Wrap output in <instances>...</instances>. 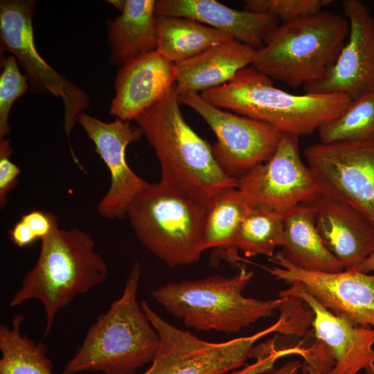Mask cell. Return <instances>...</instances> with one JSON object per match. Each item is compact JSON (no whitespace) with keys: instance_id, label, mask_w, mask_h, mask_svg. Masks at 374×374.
<instances>
[{"instance_id":"1","label":"cell","mask_w":374,"mask_h":374,"mask_svg":"<svg viewBox=\"0 0 374 374\" xmlns=\"http://www.w3.org/2000/svg\"><path fill=\"white\" fill-rule=\"evenodd\" d=\"M175 84L134 120L159 161L161 182L204 209L238 180L218 166L212 146L185 121Z\"/></svg>"},{"instance_id":"2","label":"cell","mask_w":374,"mask_h":374,"mask_svg":"<svg viewBox=\"0 0 374 374\" xmlns=\"http://www.w3.org/2000/svg\"><path fill=\"white\" fill-rule=\"evenodd\" d=\"M107 274V265L89 233L76 227L62 229L57 224L41 240L37 260L8 305L15 308L30 300L39 301L45 314L44 337H47L57 313L103 283Z\"/></svg>"},{"instance_id":"3","label":"cell","mask_w":374,"mask_h":374,"mask_svg":"<svg viewBox=\"0 0 374 374\" xmlns=\"http://www.w3.org/2000/svg\"><path fill=\"white\" fill-rule=\"evenodd\" d=\"M141 274L135 262L121 296L98 315L60 374H135L152 362L159 337L137 301Z\"/></svg>"},{"instance_id":"4","label":"cell","mask_w":374,"mask_h":374,"mask_svg":"<svg viewBox=\"0 0 374 374\" xmlns=\"http://www.w3.org/2000/svg\"><path fill=\"white\" fill-rule=\"evenodd\" d=\"M213 106L265 123L281 134L300 136L318 130L341 115L352 100L342 93L293 94L253 66L228 82L199 93Z\"/></svg>"},{"instance_id":"5","label":"cell","mask_w":374,"mask_h":374,"mask_svg":"<svg viewBox=\"0 0 374 374\" xmlns=\"http://www.w3.org/2000/svg\"><path fill=\"white\" fill-rule=\"evenodd\" d=\"M253 271L240 265L231 278L220 274L168 283L153 290L152 298L187 326L204 332H238L257 321L272 317L285 297L261 300L243 292Z\"/></svg>"},{"instance_id":"6","label":"cell","mask_w":374,"mask_h":374,"mask_svg":"<svg viewBox=\"0 0 374 374\" xmlns=\"http://www.w3.org/2000/svg\"><path fill=\"white\" fill-rule=\"evenodd\" d=\"M348 33V19L330 11L283 22L256 50L252 66L291 87H304L325 75Z\"/></svg>"},{"instance_id":"7","label":"cell","mask_w":374,"mask_h":374,"mask_svg":"<svg viewBox=\"0 0 374 374\" xmlns=\"http://www.w3.org/2000/svg\"><path fill=\"white\" fill-rule=\"evenodd\" d=\"M204 214L202 207L161 181L147 182L127 211L141 243L170 267L199 260Z\"/></svg>"},{"instance_id":"8","label":"cell","mask_w":374,"mask_h":374,"mask_svg":"<svg viewBox=\"0 0 374 374\" xmlns=\"http://www.w3.org/2000/svg\"><path fill=\"white\" fill-rule=\"evenodd\" d=\"M141 308L159 337V347L141 374H226L250 358L254 344L274 332L289 335L292 323L285 314L267 328L247 337L213 343L167 322L145 301Z\"/></svg>"},{"instance_id":"9","label":"cell","mask_w":374,"mask_h":374,"mask_svg":"<svg viewBox=\"0 0 374 374\" xmlns=\"http://www.w3.org/2000/svg\"><path fill=\"white\" fill-rule=\"evenodd\" d=\"M35 5L30 0L1 1V52L9 51L19 60L34 91L50 93L62 99L64 130L70 143L78 116L89 107V99L80 88L51 68L37 51L33 28ZM70 151L74 154L71 143Z\"/></svg>"},{"instance_id":"10","label":"cell","mask_w":374,"mask_h":374,"mask_svg":"<svg viewBox=\"0 0 374 374\" xmlns=\"http://www.w3.org/2000/svg\"><path fill=\"white\" fill-rule=\"evenodd\" d=\"M178 98L201 116L215 134L213 154L228 176L238 179L275 152L282 134L271 126L216 107L199 93H184Z\"/></svg>"},{"instance_id":"11","label":"cell","mask_w":374,"mask_h":374,"mask_svg":"<svg viewBox=\"0 0 374 374\" xmlns=\"http://www.w3.org/2000/svg\"><path fill=\"white\" fill-rule=\"evenodd\" d=\"M279 296L297 297L312 312V331L318 343L310 349L314 374H357L374 365V328L334 314L299 283L280 292Z\"/></svg>"},{"instance_id":"12","label":"cell","mask_w":374,"mask_h":374,"mask_svg":"<svg viewBox=\"0 0 374 374\" xmlns=\"http://www.w3.org/2000/svg\"><path fill=\"white\" fill-rule=\"evenodd\" d=\"M299 137L282 134L271 157L237 179V188L251 208L283 213L319 194L314 174L301 159Z\"/></svg>"},{"instance_id":"13","label":"cell","mask_w":374,"mask_h":374,"mask_svg":"<svg viewBox=\"0 0 374 374\" xmlns=\"http://www.w3.org/2000/svg\"><path fill=\"white\" fill-rule=\"evenodd\" d=\"M319 191L361 211L374 224V140L317 143L305 150Z\"/></svg>"},{"instance_id":"14","label":"cell","mask_w":374,"mask_h":374,"mask_svg":"<svg viewBox=\"0 0 374 374\" xmlns=\"http://www.w3.org/2000/svg\"><path fill=\"white\" fill-rule=\"evenodd\" d=\"M269 260L276 265L264 268L276 279L290 285L299 283L334 314L356 326L374 328V274L355 269L310 271L292 264L281 251Z\"/></svg>"},{"instance_id":"15","label":"cell","mask_w":374,"mask_h":374,"mask_svg":"<svg viewBox=\"0 0 374 374\" xmlns=\"http://www.w3.org/2000/svg\"><path fill=\"white\" fill-rule=\"evenodd\" d=\"M349 24L346 41L336 60L305 92L342 93L354 100L374 88V17L358 0L341 3Z\"/></svg>"},{"instance_id":"16","label":"cell","mask_w":374,"mask_h":374,"mask_svg":"<svg viewBox=\"0 0 374 374\" xmlns=\"http://www.w3.org/2000/svg\"><path fill=\"white\" fill-rule=\"evenodd\" d=\"M78 123L93 141L110 174V186L97 211L103 217L122 220L127 216L131 202L147 183L130 168L125 157L127 147L141 139L142 131L130 121L116 118L105 123L83 112L79 114Z\"/></svg>"},{"instance_id":"17","label":"cell","mask_w":374,"mask_h":374,"mask_svg":"<svg viewBox=\"0 0 374 374\" xmlns=\"http://www.w3.org/2000/svg\"><path fill=\"white\" fill-rule=\"evenodd\" d=\"M308 204L324 244L344 269L374 252V224L358 209L320 191Z\"/></svg>"},{"instance_id":"18","label":"cell","mask_w":374,"mask_h":374,"mask_svg":"<svg viewBox=\"0 0 374 374\" xmlns=\"http://www.w3.org/2000/svg\"><path fill=\"white\" fill-rule=\"evenodd\" d=\"M175 84L174 64L158 51L132 59L117 73L109 114L124 121L135 120Z\"/></svg>"},{"instance_id":"19","label":"cell","mask_w":374,"mask_h":374,"mask_svg":"<svg viewBox=\"0 0 374 374\" xmlns=\"http://www.w3.org/2000/svg\"><path fill=\"white\" fill-rule=\"evenodd\" d=\"M156 15L192 19L258 49L280 24L277 17L238 10L215 0L156 1Z\"/></svg>"},{"instance_id":"20","label":"cell","mask_w":374,"mask_h":374,"mask_svg":"<svg viewBox=\"0 0 374 374\" xmlns=\"http://www.w3.org/2000/svg\"><path fill=\"white\" fill-rule=\"evenodd\" d=\"M256 50L233 39L174 64L178 95L187 92L199 93L228 82L240 70L253 64Z\"/></svg>"},{"instance_id":"21","label":"cell","mask_w":374,"mask_h":374,"mask_svg":"<svg viewBox=\"0 0 374 374\" xmlns=\"http://www.w3.org/2000/svg\"><path fill=\"white\" fill-rule=\"evenodd\" d=\"M284 242L281 253L294 265L310 271L339 272L343 264L327 249L308 203L283 213Z\"/></svg>"},{"instance_id":"22","label":"cell","mask_w":374,"mask_h":374,"mask_svg":"<svg viewBox=\"0 0 374 374\" xmlns=\"http://www.w3.org/2000/svg\"><path fill=\"white\" fill-rule=\"evenodd\" d=\"M154 0H126L119 17L107 20L110 62L115 66L157 51Z\"/></svg>"},{"instance_id":"23","label":"cell","mask_w":374,"mask_h":374,"mask_svg":"<svg viewBox=\"0 0 374 374\" xmlns=\"http://www.w3.org/2000/svg\"><path fill=\"white\" fill-rule=\"evenodd\" d=\"M158 51L172 64L190 59L232 36L192 19L156 15Z\"/></svg>"},{"instance_id":"24","label":"cell","mask_w":374,"mask_h":374,"mask_svg":"<svg viewBox=\"0 0 374 374\" xmlns=\"http://www.w3.org/2000/svg\"><path fill=\"white\" fill-rule=\"evenodd\" d=\"M251 210L238 188L222 190L204 209L202 225L204 251L216 249L233 262L232 244L244 218Z\"/></svg>"},{"instance_id":"25","label":"cell","mask_w":374,"mask_h":374,"mask_svg":"<svg viewBox=\"0 0 374 374\" xmlns=\"http://www.w3.org/2000/svg\"><path fill=\"white\" fill-rule=\"evenodd\" d=\"M22 314L0 326V374H54L46 347L21 332Z\"/></svg>"},{"instance_id":"26","label":"cell","mask_w":374,"mask_h":374,"mask_svg":"<svg viewBox=\"0 0 374 374\" xmlns=\"http://www.w3.org/2000/svg\"><path fill=\"white\" fill-rule=\"evenodd\" d=\"M284 242L283 213L262 208H251L242 222L232 244L233 264H240L246 257L265 256L269 258Z\"/></svg>"},{"instance_id":"27","label":"cell","mask_w":374,"mask_h":374,"mask_svg":"<svg viewBox=\"0 0 374 374\" xmlns=\"http://www.w3.org/2000/svg\"><path fill=\"white\" fill-rule=\"evenodd\" d=\"M320 143H364L374 140V88L352 100L339 117L318 130Z\"/></svg>"},{"instance_id":"28","label":"cell","mask_w":374,"mask_h":374,"mask_svg":"<svg viewBox=\"0 0 374 374\" xmlns=\"http://www.w3.org/2000/svg\"><path fill=\"white\" fill-rule=\"evenodd\" d=\"M0 75V140L10 134L8 117L14 102L28 89V78L19 71L16 57L1 59Z\"/></svg>"},{"instance_id":"29","label":"cell","mask_w":374,"mask_h":374,"mask_svg":"<svg viewBox=\"0 0 374 374\" xmlns=\"http://www.w3.org/2000/svg\"><path fill=\"white\" fill-rule=\"evenodd\" d=\"M331 2L328 0H247L244 1V10L270 15L287 22L317 13Z\"/></svg>"},{"instance_id":"30","label":"cell","mask_w":374,"mask_h":374,"mask_svg":"<svg viewBox=\"0 0 374 374\" xmlns=\"http://www.w3.org/2000/svg\"><path fill=\"white\" fill-rule=\"evenodd\" d=\"M12 149L8 139L0 140V207L4 208L8 193L18 183L20 168L10 161Z\"/></svg>"},{"instance_id":"31","label":"cell","mask_w":374,"mask_h":374,"mask_svg":"<svg viewBox=\"0 0 374 374\" xmlns=\"http://www.w3.org/2000/svg\"><path fill=\"white\" fill-rule=\"evenodd\" d=\"M292 355H297L302 357L304 355V350L299 346L281 348L271 352L268 355L257 357L254 363L247 366L240 371H235L233 374L268 373L274 370L275 363L280 358Z\"/></svg>"},{"instance_id":"32","label":"cell","mask_w":374,"mask_h":374,"mask_svg":"<svg viewBox=\"0 0 374 374\" xmlns=\"http://www.w3.org/2000/svg\"><path fill=\"white\" fill-rule=\"evenodd\" d=\"M21 219L28 225L37 240L43 239L58 224L55 214L37 210L23 215Z\"/></svg>"},{"instance_id":"33","label":"cell","mask_w":374,"mask_h":374,"mask_svg":"<svg viewBox=\"0 0 374 374\" xmlns=\"http://www.w3.org/2000/svg\"><path fill=\"white\" fill-rule=\"evenodd\" d=\"M8 235L12 242L19 247H27L37 240L28 225L21 219L8 231Z\"/></svg>"},{"instance_id":"34","label":"cell","mask_w":374,"mask_h":374,"mask_svg":"<svg viewBox=\"0 0 374 374\" xmlns=\"http://www.w3.org/2000/svg\"><path fill=\"white\" fill-rule=\"evenodd\" d=\"M302 362L299 360H292L285 363L277 369H274L268 374H299L301 370Z\"/></svg>"},{"instance_id":"35","label":"cell","mask_w":374,"mask_h":374,"mask_svg":"<svg viewBox=\"0 0 374 374\" xmlns=\"http://www.w3.org/2000/svg\"><path fill=\"white\" fill-rule=\"evenodd\" d=\"M352 269L366 274L374 271V252Z\"/></svg>"},{"instance_id":"36","label":"cell","mask_w":374,"mask_h":374,"mask_svg":"<svg viewBox=\"0 0 374 374\" xmlns=\"http://www.w3.org/2000/svg\"><path fill=\"white\" fill-rule=\"evenodd\" d=\"M107 2L112 4L115 8L122 12L125 6L126 0H109L107 1Z\"/></svg>"},{"instance_id":"37","label":"cell","mask_w":374,"mask_h":374,"mask_svg":"<svg viewBox=\"0 0 374 374\" xmlns=\"http://www.w3.org/2000/svg\"><path fill=\"white\" fill-rule=\"evenodd\" d=\"M364 374H374V365L366 368Z\"/></svg>"},{"instance_id":"38","label":"cell","mask_w":374,"mask_h":374,"mask_svg":"<svg viewBox=\"0 0 374 374\" xmlns=\"http://www.w3.org/2000/svg\"><path fill=\"white\" fill-rule=\"evenodd\" d=\"M283 309H286V308H283ZM283 309H281V310H283ZM293 311L296 313V314L297 315V317H299L298 314H297L294 310H293ZM300 323H301V322H300ZM300 327H301V326H300ZM301 331H302V327H301V331H300L299 335H301Z\"/></svg>"},{"instance_id":"39","label":"cell","mask_w":374,"mask_h":374,"mask_svg":"<svg viewBox=\"0 0 374 374\" xmlns=\"http://www.w3.org/2000/svg\"><path fill=\"white\" fill-rule=\"evenodd\" d=\"M282 309H283V308H282ZM280 310H281V309H280ZM294 311H295V310H294ZM295 312L298 314V312H297L296 311H295ZM298 315H299V314H298ZM302 332H303V327H302V331H301V335L302 334Z\"/></svg>"}]
</instances>
